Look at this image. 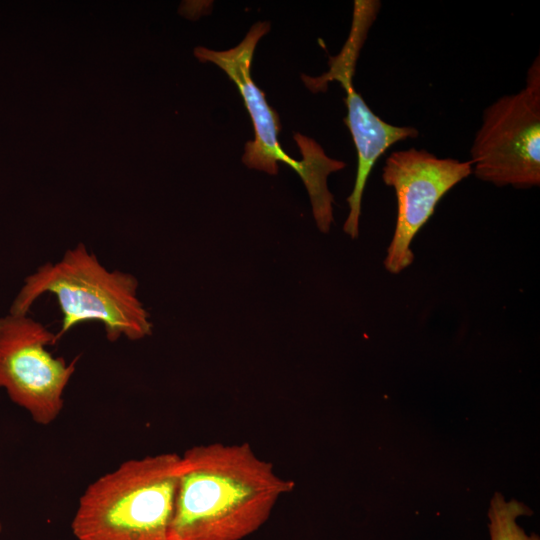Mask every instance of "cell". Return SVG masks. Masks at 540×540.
Here are the masks:
<instances>
[{
    "instance_id": "obj_5",
    "label": "cell",
    "mask_w": 540,
    "mask_h": 540,
    "mask_svg": "<svg viewBox=\"0 0 540 540\" xmlns=\"http://www.w3.org/2000/svg\"><path fill=\"white\" fill-rule=\"evenodd\" d=\"M55 334L28 314L0 317V387L41 425L59 416L78 360L67 363L49 352Z\"/></svg>"
},
{
    "instance_id": "obj_9",
    "label": "cell",
    "mask_w": 540,
    "mask_h": 540,
    "mask_svg": "<svg viewBox=\"0 0 540 540\" xmlns=\"http://www.w3.org/2000/svg\"><path fill=\"white\" fill-rule=\"evenodd\" d=\"M532 510L515 499L506 500L502 494L495 493L488 509L489 534L491 540H540L525 533L518 525L517 518L531 515Z\"/></svg>"
},
{
    "instance_id": "obj_8",
    "label": "cell",
    "mask_w": 540,
    "mask_h": 540,
    "mask_svg": "<svg viewBox=\"0 0 540 540\" xmlns=\"http://www.w3.org/2000/svg\"><path fill=\"white\" fill-rule=\"evenodd\" d=\"M269 30V22L259 21L250 28L237 46L224 51L197 47L194 54L200 61H209L220 67L235 83L243 98L255 132L254 139L245 144L243 163L249 168L276 175L278 162H283L293 168L303 181L312 169V158L303 154L304 160L299 162L282 149L278 140V114L267 103L264 92L256 86L250 73L257 43Z\"/></svg>"
},
{
    "instance_id": "obj_10",
    "label": "cell",
    "mask_w": 540,
    "mask_h": 540,
    "mask_svg": "<svg viewBox=\"0 0 540 540\" xmlns=\"http://www.w3.org/2000/svg\"><path fill=\"white\" fill-rule=\"evenodd\" d=\"M1 530H2V526H1V523H0V532H1Z\"/></svg>"
},
{
    "instance_id": "obj_1",
    "label": "cell",
    "mask_w": 540,
    "mask_h": 540,
    "mask_svg": "<svg viewBox=\"0 0 540 540\" xmlns=\"http://www.w3.org/2000/svg\"><path fill=\"white\" fill-rule=\"evenodd\" d=\"M294 487L246 442L193 446L181 455L170 540H242Z\"/></svg>"
},
{
    "instance_id": "obj_6",
    "label": "cell",
    "mask_w": 540,
    "mask_h": 540,
    "mask_svg": "<svg viewBox=\"0 0 540 540\" xmlns=\"http://www.w3.org/2000/svg\"><path fill=\"white\" fill-rule=\"evenodd\" d=\"M471 174L470 160L439 158L425 149L398 150L386 158L382 179L397 200L395 230L383 262L388 272L399 274L412 264L413 238L443 196Z\"/></svg>"
},
{
    "instance_id": "obj_2",
    "label": "cell",
    "mask_w": 540,
    "mask_h": 540,
    "mask_svg": "<svg viewBox=\"0 0 540 540\" xmlns=\"http://www.w3.org/2000/svg\"><path fill=\"white\" fill-rule=\"evenodd\" d=\"M138 280L130 273L108 270L85 244L68 249L62 258L47 262L24 279L9 313L28 314L44 293L53 294L62 313L56 341L87 321L103 324L107 340L136 341L152 333L148 311L137 297Z\"/></svg>"
},
{
    "instance_id": "obj_4",
    "label": "cell",
    "mask_w": 540,
    "mask_h": 540,
    "mask_svg": "<svg viewBox=\"0 0 540 540\" xmlns=\"http://www.w3.org/2000/svg\"><path fill=\"white\" fill-rule=\"evenodd\" d=\"M472 174L495 186L530 189L540 184V61L520 91L485 108L471 150Z\"/></svg>"
},
{
    "instance_id": "obj_3",
    "label": "cell",
    "mask_w": 540,
    "mask_h": 540,
    "mask_svg": "<svg viewBox=\"0 0 540 540\" xmlns=\"http://www.w3.org/2000/svg\"><path fill=\"white\" fill-rule=\"evenodd\" d=\"M181 455L130 459L90 484L71 523L77 540H170Z\"/></svg>"
},
{
    "instance_id": "obj_7",
    "label": "cell",
    "mask_w": 540,
    "mask_h": 540,
    "mask_svg": "<svg viewBox=\"0 0 540 540\" xmlns=\"http://www.w3.org/2000/svg\"><path fill=\"white\" fill-rule=\"evenodd\" d=\"M373 17L364 11H354L350 37L341 53L331 58L328 73L320 78L303 76L306 85L318 89L330 80H337L346 91L347 116L345 124L350 130L357 150V171L352 193L347 198L349 214L343 231L352 239L359 235L362 196L371 170L384 152L397 142L416 138L419 132L412 126H396L378 117L353 86V74L359 50Z\"/></svg>"
}]
</instances>
